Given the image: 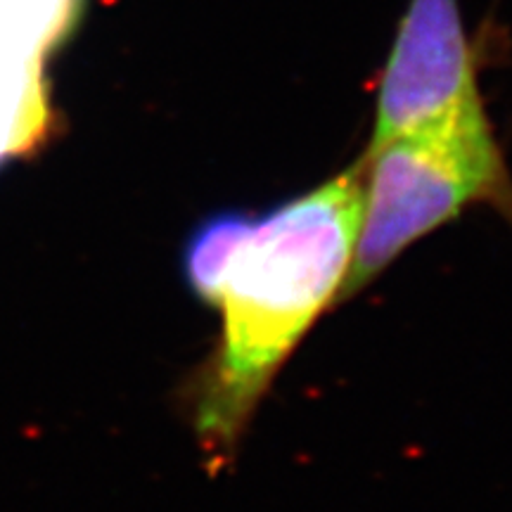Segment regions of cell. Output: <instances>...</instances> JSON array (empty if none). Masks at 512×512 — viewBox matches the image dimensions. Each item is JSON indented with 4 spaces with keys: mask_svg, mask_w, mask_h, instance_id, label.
<instances>
[{
    "mask_svg": "<svg viewBox=\"0 0 512 512\" xmlns=\"http://www.w3.org/2000/svg\"><path fill=\"white\" fill-rule=\"evenodd\" d=\"M361 219V164L252 214L223 275L221 335L190 384V420L214 465L228 463L256 408L311 325L337 304Z\"/></svg>",
    "mask_w": 512,
    "mask_h": 512,
    "instance_id": "cell-1",
    "label": "cell"
},
{
    "mask_svg": "<svg viewBox=\"0 0 512 512\" xmlns=\"http://www.w3.org/2000/svg\"><path fill=\"white\" fill-rule=\"evenodd\" d=\"M358 164L361 219L337 304L472 204H494L512 223V178L482 95L368 147Z\"/></svg>",
    "mask_w": 512,
    "mask_h": 512,
    "instance_id": "cell-2",
    "label": "cell"
},
{
    "mask_svg": "<svg viewBox=\"0 0 512 512\" xmlns=\"http://www.w3.org/2000/svg\"><path fill=\"white\" fill-rule=\"evenodd\" d=\"M472 98L477 60L458 0H408L380 74L368 147Z\"/></svg>",
    "mask_w": 512,
    "mask_h": 512,
    "instance_id": "cell-3",
    "label": "cell"
},
{
    "mask_svg": "<svg viewBox=\"0 0 512 512\" xmlns=\"http://www.w3.org/2000/svg\"><path fill=\"white\" fill-rule=\"evenodd\" d=\"M46 50L0 29V164L34 152L53 124Z\"/></svg>",
    "mask_w": 512,
    "mask_h": 512,
    "instance_id": "cell-4",
    "label": "cell"
},
{
    "mask_svg": "<svg viewBox=\"0 0 512 512\" xmlns=\"http://www.w3.org/2000/svg\"><path fill=\"white\" fill-rule=\"evenodd\" d=\"M252 214L247 211H219L204 219L190 233L183 249V278L188 290L214 309L223 275L238 252Z\"/></svg>",
    "mask_w": 512,
    "mask_h": 512,
    "instance_id": "cell-5",
    "label": "cell"
}]
</instances>
